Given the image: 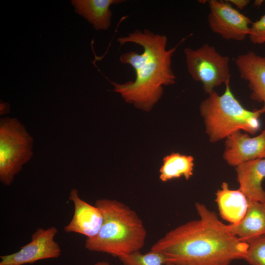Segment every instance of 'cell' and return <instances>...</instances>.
Instances as JSON below:
<instances>
[{
	"instance_id": "obj_1",
	"label": "cell",
	"mask_w": 265,
	"mask_h": 265,
	"mask_svg": "<svg viewBox=\"0 0 265 265\" xmlns=\"http://www.w3.org/2000/svg\"><path fill=\"white\" fill-rule=\"evenodd\" d=\"M199 219L167 232L151 247L172 265H229L244 260L248 248L230 232L216 213L204 204L196 203Z\"/></svg>"
},
{
	"instance_id": "obj_2",
	"label": "cell",
	"mask_w": 265,
	"mask_h": 265,
	"mask_svg": "<svg viewBox=\"0 0 265 265\" xmlns=\"http://www.w3.org/2000/svg\"><path fill=\"white\" fill-rule=\"evenodd\" d=\"M184 40L167 50V38L165 35L155 34L147 29L135 30L128 36L117 39L120 46L133 43L143 49L140 54L130 51L122 54L119 57L121 63L133 68L135 80L119 84L101 73L114 86L113 91L119 93L126 102L149 111L161 97L163 86L175 83L176 76L171 68L172 56Z\"/></svg>"
},
{
	"instance_id": "obj_3",
	"label": "cell",
	"mask_w": 265,
	"mask_h": 265,
	"mask_svg": "<svg viewBox=\"0 0 265 265\" xmlns=\"http://www.w3.org/2000/svg\"><path fill=\"white\" fill-rule=\"evenodd\" d=\"M95 205L101 211L103 221L96 236L86 238L85 248L118 258L140 251L147 232L136 212L117 200L100 199Z\"/></svg>"
},
{
	"instance_id": "obj_4",
	"label": "cell",
	"mask_w": 265,
	"mask_h": 265,
	"mask_svg": "<svg viewBox=\"0 0 265 265\" xmlns=\"http://www.w3.org/2000/svg\"><path fill=\"white\" fill-rule=\"evenodd\" d=\"M200 105L199 109L212 142L226 138L232 133L243 131L254 134L261 127L262 108L252 111L244 107L232 93L229 82L222 95L214 90Z\"/></svg>"
},
{
	"instance_id": "obj_5",
	"label": "cell",
	"mask_w": 265,
	"mask_h": 265,
	"mask_svg": "<svg viewBox=\"0 0 265 265\" xmlns=\"http://www.w3.org/2000/svg\"><path fill=\"white\" fill-rule=\"evenodd\" d=\"M33 141L17 119H0V180L4 185H10L15 175L30 160L33 155Z\"/></svg>"
},
{
	"instance_id": "obj_6",
	"label": "cell",
	"mask_w": 265,
	"mask_h": 265,
	"mask_svg": "<svg viewBox=\"0 0 265 265\" xmlns=\"http://www.w3.org/2000/svg\"><path fill=\"white\" fill-rule=\"evenodd\" d=\"M187 71L196 81L203 85L208 94L223 83L229 82V58L220 54L212 45L204 44L196 49H184Z\"/></svg>"
},
{
	"instance_id": "obj_7",
	"label": "cell",
	"mask_w": 265,
	"mask_h": 265,
	"mask_svg": "<svg viewBox=\"0 0 265 265\" xmlns=\"http://www.w3.org/2000/svg\"><path fill=\"white\" fill-rule=\"evenodd\" d=\"M208 23L211 30L226 40H243L249 35L251 20L234 8L227 0L208 1Z\"/></svg>"
},
{
	"instance_id": "obj_8",
	"label": "cell",
	"mask_w": 265,
	"mask_h": 265,
	"mask_svg": "<svg viewBox=\"0 0 265 265\" xmlns=\"http://www.w3.org/2000/svg\"><path fill=\"white\" fill-rule=\"evenodd\" d=\"M57 232L54 226L38 228L32 235L31 241L19 251L1 256L0 265H24L59 257L61 249L54 240Z\"/></svg>"
},
{
	"instance_id": "obj_9",
	"label": "cell",
	"mask_w": 265,
	"mask_h": 265,
	"mask_svg": "<svg viewBox=\"0 0 265 265\" xmlns=\"http://www.w3.org/2000/svg\"><path fill=\"white\" fill-rule=\"evenodd\" d=\"M223 157L230 165L240 164L256 159L265 158V127L257 136L237 131L228 136L225 142Z\"/></svg>"
},
{
	"instance_id": "obj_10",
	"label": "cell",
	"mask_w": 265,
	"mask_h": 265,
	"mask_svg": "<svg viewBox=\"0 0 265 265\" xmlns=\"http://www.w3.org/2000/svg\"><path fill=\"white\" fill-rule=\"evenodd\" d=\"M69 200L74 205V212L70 222L64 227L67 233H76L90 238L98 233L103 221L100 209L80 198L77 189L70 193Z\"/></svg>"
},
{
	"instance_id": "obj_11",
	"label": "cell",
	"mask_w": 265,
	"mask_h": 265,
	"mask_svg": "<svg viewBox=\"0 0 265 265\" xmlns=\"http://www.w3.org/2000/svg\"><path fill=\"white\" fill-rule=\"evenodd\" d=\"M235 62L240 77L248 82L250 97L263 103L265 112V56L252 51L238 55Z\"/></svg>"
},
{
	"instance_id": "obj_12",
	"label": "cell",
	"mask_w": 265,
	"mask_h": 265,
	"mask_svg": "<svg viewBox=\"0 0 265 265\" xmlns=\"http://www.w3.org/2000/svg\"><path fill=\"white\" fill-rule=\"evenodd\" d=\"M239 189L249 200L265 202L262 184L265 178V158L243 162L236 167Z\"/></svg>"
},
{
	"instance_id": "obj_13",
	"label": "cell",
	"mask_w": 265,
	"mask_h": 265,
	"mask_svg": "<svg viewBox=\"0 0 265 265\" xmlns=\"http://www.w3.org/2000/svg\"><path fill=\"white\" fill-rule=\"evenodd\" d=\"M220 215L231 224H237L244 217L248 207V199L239 189L229 188L228 183H222L216 193Z\"/></svg>"
},
{
	"instance_id": "obj_14",
	"label": "cell",
	"mask_w": 265,
	"mask_h": 265,
	"mask_svg": "<svg viewBox=\"0 0 265 265\" xmlns=\"http://www.w3.org/2000/svg\"><path fill=\"white\" fill-rule=\"evenodd\" d=\"M227 226L231 233L244 242L265 235V202L248 200V209L242 220Z\"/></svg>"
},
{
	"instance_id": "obj_15",
	"label": "cell",
	"mask_w": 265,
	"mask_h": 265,
	"mask_svg": "<svg viewBox=\"0 0 265 265\" xmlns=\"http://www.w3.org/2000/svg\"><path fill=\"white\" fill-rule=\"evenodd\" d=\"M124 0H72L76 13L84 17L96 30H107L111 24L110 6Z\"/></svg>"
},
{
	"instance_id": "obj_16",
	"label": "cell",
	"mask_w": 265,
	"mask_h": 265,
	"mask_svg": "<svg viewBox=\"0 0 265 265\" xmlns=\"http://www.w3.org/2000/svg\"><path fill=\"white\" fill-rule=\"evenodd\" d=\"M193 158L191 156L172 153L165 156L159 172V179L162 182L184 176L188 180L193 175Z\"/></svg>"
},
{
	"instance_id": "obj_17",
	"label": "cell",
	"mask_w": 265,
	"mask_h": 265,
	"mask_svg": "<svg viewBox=\"0 0 265 265\" xmlns=\"http://www.w3.org/2000/svg\"><path fill=\"white\" fill-rule=\"evenodd\" d=\"M118 259L123 265H172L166 263L162 254L151 250L144 254L138 251Z\"/></svg>"
},
{
	"instance_id": "obj_18",
	"label": "cell",
	"mask_w": 265,
	"mask_h": 265,
	"mask_svg": "<svg viewBox=\"0 0 265 265\" xmlns=\"http://www.w3.org/2000/svg\"><path fill=\"white\" fill-rule=\"evenodd\" d=\"M246 242L248 246L244 260L250 265H265V235Z\"/></svg>"
},
{
	"instance_id": "obj_19",
	"label": "cell",
	"mask_w": 265,
	"mask_h": 265,
	"mask_svg": "<svg viewBox=\"0 0 265 265\" xmlns=\"http://www.w3.org/2000/svg\"><path fill=\"white\" fill-rule=\"evenodd\" d=\"M248 36L253 44L265 45V13L258 20L252 22Z\"/></svg>"
},
{
	"instance_id": "obj_20",
	"label": "cell",
	"mask_w": 265,
	"mask_h": 265,
	"mask_svg": "<svg viewBox=\"0 0 265 265\" xmlns=\"http://www.w3.org/2000/svg\"><path fill=\"white\" fill-rule=\"evenodd\" d=\"M227 1L230 3L236 5L241 10L246 7L250 2L249 0H228Z\"/></svg>"
},
{
	"instance_id": "obj_21",
	"label": "cell",
	"mask_w": 265,
	"mask_h": 265,
	"mask_svg": "<svg viewBox=\"0 0 265 265\" xmlns=\"http://www.w3.org/2000/svg\"><path fill=\"white\" fill-rule=\"evenodd\" d=\"M9 105L6 104L1 101L0 103V114H3L7 113V111H9Z\"/></svg>"
},
{
	"instance_id": "obj_22",
	"label": "cell",
	"mask_w": 265,
	"mask_h": 265,
	"mask_svg": "<svg viewBox=\"0 0 265 265\" xmlns=\"http://www.w3.org/2000/svg\"><path fill=\"white\" fill-rule=\"evenodd\" d=\"M93 265H110V264L106 261H100L96 263Z\"/></svg>"
}]
</instances>
